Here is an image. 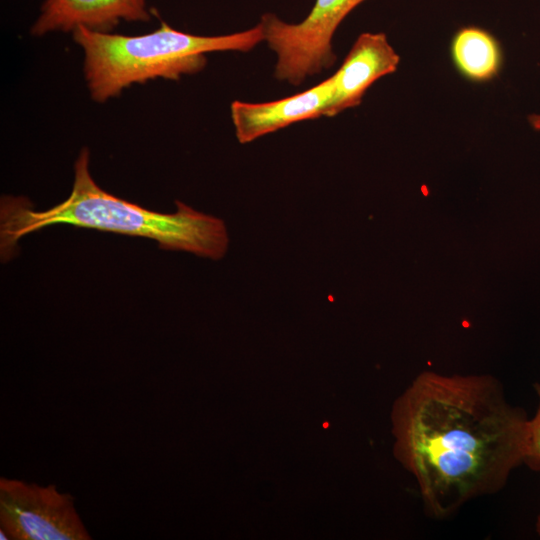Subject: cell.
<instances>
[{"mask_svg":"<svg viewBox=\"0 0 540 540\" xmlns=\"http://www.w3.org/2000/svg\"><path fill=\"white\" fill-rule=\"evenodd\" d=\"M529 418L492 376H416L395 401L392 432L426 514L443 520L502 490L526 464Z\"/></svg>","mask_w":540,"mask_h":540,"instance_id":"obj_1","label":"cell"},{"mask_svg":"<svg viewBox=\"0 0 540 540\" xmlns=\"http://www.w3.org/2000/svg\"><path fill=\"white\" fill-rule=\"evenodd\" d=\"M175 213H159L105 192L89 172V150L75 161L72 191L63 202L44 211L35 210L22 197H3L0 207L2 261L9 260L18 241L47 226L69 224L156 241L161 249L180 250L221 259L229 238L223 220L176 201Z\"/></svg>","mask_w":540,"mask_h":540,"instance_id":"obj_2","label":"cell"},{"mask_svg":"<svg viewBox=\"0 0 540 540\" xmlns=\"http://www.w3.org/2000/svg\"><path fill=\"white\" fill-rule=\"evenodd\" d=\"M83 71L91 98L105 102L133 84L158 78L178 80L200 72L212 52H249L264 41L260 23L227 35L202 36L178 31L166 22L150 33L128 36L76 28Z\"/></svg>","mask_w":540,"mask_h":540,"instance_id":"obj_3","label":"cell"},{"mask_svg":"<svg viewBox=\"0 0 540 540\" xmlns=\"http://www.w3.org/2000/svg\"><path fill=\"white\" fill-rule=\"evenodd\" d=\"M363 1L315 0L299 23H287L270 12L263 14L259 23L264 41L277 57L275 78L298 86L306 78L331 68L336 61L333 36L345 17Z\"/></svg>","mask_w":540,"mask_h":540,"instance_id":"obj_4","label":"cell"},{"mask_svg":"<svg viewBox=\"0 0 540 540\" xmlns=\"http://www.w3.org/2000/svg\"><path fill=\"white\" fill-rule=\"evenodd\" d=\"M0 526L12 540L91 539L70 494L15 479H0Z\"/></svg>","mask_w":540,"mask_h":540,"instance_id":"obj_5","label":"cell"},{"mask_svg":"<svg viewBox=\"0 0 540 540\" xmlns=\"http://www.w3.org/2000/svg\"><path fill=\"white\" fill-rule=\"evenodd\" d=\"M332 97L331 76L298 94L262 103L234 101L230 107L235 135L246 144L295 122L326 116Z\"/></svg>","mask_w":540,"mask_h":540,"instance_id":"obj_6","label":"cell"},{"mask_svg":"<svg viewBox=\"0 0 540 540\" xmlns=\"http://www.w3.org/2000/svg\"><path fill=\"white\" fill-rule=\"evenodd\" d=\"M399 62L400 56L384 33L360 34L331 76L332 97L326 117L359 106L367 89L379 78L394 73Z\"/></svg>","mask_w":540,"mask_h":540,"instance_id":"obj_7","label":"cell"},{"mask_svg":"<svg viewBox=\"0 0 540 540\" xmlns=\"http://www.w3.org/2000/svg\"><path fill=\"white\" fill-rule=\"evenodd\" d=\"M150 19L146 0H44L31 34L73 32L78 27L111 33L121 21Z\"/></svg>","mask_w":540,"mask_h":540,"instance_id":"obj_8","label":"cell"},{"mask_svg":"<svg viewBox=\"0 0 540 540\" xmlns=\"http://www.w3.org/2000/svg\"><path fill=\"white\" fill-rule=\"evenodd\" d=\"M450 56L456 70L475 83L493 80L503 64L502 48L497 38L476 26L456 31L450 43Z\"/></svg>","mask_w":540,"mask_h":540,"instance_id":"obj_9","label":"cell"},{"mask_svg":"<svg viewBox=\"0 0 540 540\" xmlns=\"http://www.w3.org/2000/svg\"><path fill=\"white\" fill-rule=\"evenodd\" d=\"M537 407L529 418L528 458L526 464L538 471L540 468V384H534Z\"/></svg>","mask_w":540,"mask_h":540,"instance_id":"obj_10","label":"cell"},{"mask_svg":"<svg viewBox=\"0 0 540 540\" xmlns=\"http://www.w3.org/2000/svg\"><path fill=\"white\" fill-rule=\"evenodd\" d=\"M528 121L534 129L540 131V115H530Z\"/></svg>","mask_w":540,"mask_h":540,"instance_id":"obj_11","label":"cell"},{"mask_svg":"<svg viewBox=\"0 0 540 540\" xmlns=\"http://www.w3.org/2000/svg\"><path fill=\"white\" fill-rule=\"evenodd\" d=\"M538 471L540 472V468L538 469ZM535 530H536V533L538 534V536L540 537V513L538 514V516L536 518Z\"/></svg>","mask_w":540,"mask_h":540,"instance_id":"obj_12","label":"cell"},{"mask_svg":"<svg viewBox=\"0 0 540 540\" xmlns=\"http://www.w3.org/2000/svg\"><path fill=\"white\" fill-rule=\"evenodd\" d=\"M0 539H1V540H8V539H10L9 536L7 535V533H6L3 529H0Z\"/></svg>","mask_w":540,"mask_h":540,"instance_id":"obj_13","label":"cell"}]
</instances>
